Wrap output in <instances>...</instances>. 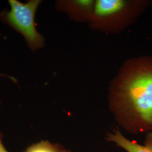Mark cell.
Listing matches in <instances>:
<instances>
[{
    "mask_svg": "<svg viewBox=\"0 0 152 152\" xmlns=\"http://www.w3.org/2000/svg\"><path fill=\"white\" fill-rule=\"evenodd\" d=\"M106 139L126 152H152V131L147 133L142 144L128 139L118 129L108 133Z\"/></svg>",
    "mask_w": 152,
    "mask_h": 152,
    "instance_id": "5b68a950",
    "label": "cell"
},
{
    "mask_svg": "<svg viewBox=\"0 0 152 152\" xmlns=\"http://www.w3.org/2000/svg\"><path fill=\"white\" fill-rule=\"evenodd\" d=\"M0 76H6V77H9V78H11V80L13 81H15L16 82V80L14 78H12V77H10V76H6V75H1L0 74Z\"/></svg>",
    "mask_w": 152,
    "mask_h": 152,
    "instance_id": "ba28073f",
    "label": "cell"
},
{
    "mask_svg": "<svg viewBox=\"0 0 152 152\" xmlns=\"http://www.w3.org/2000/svg\"><path fill=\"white\" fill-rule=\"evenodd\" d=\"M26 152H69L58 145L48 141H41L29 147Z\"/></svg>",
    "mask_w": 152,
    "mask_h": 152,
    "instance_id": "8992f818",
    "label": "cell"
},
{
    "mask_svg": "<svg viewBox=\"0 0 152 152\" xmlns=\"http://www.w3.org/2000/svg\"><path fill=\"white\" fill-rule=\"evenodd\" d=\"M95 5L92 0L61 1L57 7L60 11L67 12L71 18L76 21L90 22Z\"/></svg>",
    "mask_w": 152,
    "mask_h": 152,
    "instance_id": "277c9868",
    "label": "cell"
},
{
    "mask_svg": "<svg viewBox=\"0 0 152 152\" xmlns=\"http://www.w3.org/2000/svg\"><path fill=\"white\" fill-rule=\"evenodd\" d=\"M109 102L117 122L133 134L152 131V56L126 61L109 88Z\"/></svg>",
    "mask_w": 152,
    "mask_h": 152,
    "instance_id": "6da1fadb",
    "label": "cell"
},
{
    "mask_svg": "<svg viewBox=\"0 0 152 152\" xmlns=\"http://www.w3.org/2000/svg\"><path fill=\"white\" fill-rule=\"evenodd\" d=\"M150 4L149 1L97 0L89 23L95 29L118 32L135 20Z\"/></svg>",
    "mask_w": 152,
    "mask_h": 152,
    "instance_id": "7a4b0ae2",
    "label": "cell"
},
{
    "mask_svg": "<svg viewBox=\"0 0 152 152\" xmlns=\"http://www.w3.org/2000/svg\"><path fill=\"white\" fill-rule=\"evenodd\" d=\"M41 2L31 0L23 4L15 0H10L9 3L11 10L4 13L2 16L9 25L22 34L32 50L44 46V37L37 31L34 24L35 14Z\"/></svg>",
    "mask_w": 152,
    "mask_h": 152,
    "instance_id": "3957f363",
    "label": "cell"
},
{
    "mask_svg": "<svg viewBox=\"0 0 152 152\" xmlns=\"http://www.w3.org/2000/svg\"><path fill=\"white\" fill-rule=\"evenodd\" d=\"M0 152H9L5 149V148L3 145L1 140L0 139Z\"/></svg>",
    "mask_w": 152,
    "mask_h": 152,
    "instance_id": "52a82bcc",
    "label": "cell"
}]
</instances>
